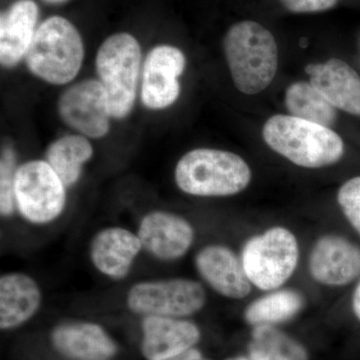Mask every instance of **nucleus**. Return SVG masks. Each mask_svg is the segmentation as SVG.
I'll list each match as a JSON object with an SVG mask.
<instances>
[{"mask_svg":"<svg viewBox=\"0 0 360 360\" xmlns=\"http://www.w3.org/2000/svg\"><path fill=\"white\" fill-rule=\"evenodd\" d=\"M224 46L239 91L257 94L271 84L278 66V49L269 30L255 21H241L229 28Z\"/></svg>","mask_w":360,"mask_h":360,"instance_id":"f257e3e1","label":"nucleus"},{"mask_svg":"<svg viewBox=\"0 0 360 360\" xmlns=\"http://www.w3.org/2000/svg\"><path fill=\"white\" fill-rule=\"evenodd\" d=\"M262 136L272 150L298 167H328L345 153L342 139L333 129L292 115L271 116L265 122Z\"/></svg>","mask_w":360,"mask_h":360,"instance_id":"f03ea898","label":"nucleus"},{"mask_svg":"<svg viewBox=\"0 0 360 360\" xmlns=\"http://www.w3.org/2000/svg\"><path fill=\"white\" fill-rule=\"evenodd\" d=\"M174 180L180 191L189 195L224 198L245 191L251 180V170L236 153L198 148L180 158Z\"/></svg>","mask_w":360,"mask_h":360,"instance_id":"7ed1b4c3","label":"nucleus"},{"mask_svg":"<svg viewBox=\"0 0 360 360\" xmlns=\"http://www.w3.org/2000/svg\"><path fill=\"white\" fill-rule=\"evenodd\" d=\"M84 56V44L75 25L61 16H51L37 27L25 59L33 75L63 85L77 77Z\"/></svg>","mask_w":360,"mask_h":360,"instance_id":"20e7f679","label":"nucleus"},{"mask_svg":"<svg viewBox=\"0 0 360 360\" xmlns=\"http://www.w3.org/2000/svg\"><path fill=\"white\" fill-rule=\"evenodd\" d=\"M141 65V46L129 33H115L99 47L97 75L108 97L111 117H127L134 108Z\"/></svg>","mask_w":360,"mask_h":360,"instance_id":"39448f33","label":"nucleus"},{"mask_svg":"<svg viewBox=\"0 0 360 360\" xmlns=\"http://www.w3.org/2000/svg\"><path fill=\"white\" fill-rule=\"evenodd\" d=\"M298 258L300 248L295 234L281 226L248 239L241 251L246 276L262 290L283 286L295 274Z\"/></svg>","mask_w":360,"mask_h":360,"instance_id":"423d86ee","label":"nucleus"},{"mask_svg":"<svg viewBox=\"0 0 360 360\" xmlns=\"http://www.w3.org/2000/svg\"><path fill=\"white\" fill-rule=\"evenodd\" d=\"M205 303L202 284L184 277L139 281L125 295L127 309L141 317L186 319L200 312Z\"/></svg>","mask_w":360,"mask_h":360,"instance_id":"0eeeda50","label":"nucleus"},{"mask_svg":"<svg viewBox=\"0 0 360 360\" xmlns=\"http://www.w3.org/2000/svg\"><path fill=\"white\" fill-rule=\"evenodd\" d=\"M66 188L46 161H27L18 167L14 180L16 212L37 226L53 224L65 212Z\"/></svg>","mask_w":360,"mask_h":360,"instance_id":"6e6552de","label":"nucleus"},{"mask_svg":"<svg viewBox=\"0 0 360 360\" xmlns=\"http://www.w3.org/2000/svg\"><path fill=\"white\" fill-rule=\"evenodd\" d=\"M136 233L143 250L162 262H176L184 257L195 238V231L188 220L165 210L144 214Z\"/></svg>","mask_w":360,"mask_h":360,"instance_id":"1a4fd4ad","label":"nucleus"},{"mask_svg":"<svg viewBox=\"0 0 360 360\" xmlns=\"http://www.w3.org/2000/svg\"><path fill=\"white\" fill-rule=\"evenodd\" d=\"M58 111L68 127L84 136L101 139L110 131L108 97L99 80H85L65 90Z\"/></svg>","mask_w":360,"mask_h":360,"instance_id":"9d476101","label":"nucleus"},{"mask_svg":"<svg viewBox=\"0 0 360 360\" xmlns=\"http://www.w3.org/2000/svg\"><path fill=\"white\" fill-rule=\"evenodd\" d=\"M184 52L172 45L151 49L142 71L141 101L150 110H163L179 98V77L186 68Z\"/></svg>","mask_w":360,"mask_h":360,"instance_id":"9b49d317","label":"nucleus"},{"mask_svg":"<svg viewBox=\"0 0 360 360\" xmlns=\"http://www.w3.org/2000/svg\"><path fill=\"white\" fill-rule=\"evenodd\" d=\"M142 250L136 232L111 225L92 236L89 255L92 266L101 276L110 281H122L129 276Z\"/></svg>","mask_w":360,"mask_h":360,"instance_id":"f8f14e48","label":"nucleus"},{"mask_svg":"<svg viewBox=\"0 0 360 360\" xmlns=\"http://www.w3.org/2000/svg\"><path fill=\"white\" fill-rule=\"evenodd\" d=\"M309 267L319 283L347 285L360 276V248L342 236L326 234L312 248Z\"/></svg>","mask_w":360,"mask_h":360,"instance_id":"ddd939ff","label":"nucleus"},{"mask_svg":"<svg viewBox=\"0 0 360 360\" xmlns=\"http://www.w3.org/2000/svg\"><path fill=\"white\" fill-rule=\"evenodd\" d=\"M51 341L56 352L72 360H110L118 352L112 336L94 321L61 322L52 329Z\"/></svg>","mask_w":360,"mask_h":360,"instance_id":"4468645a","label":"nucleus"},{"mask_svg":"<svg viewBox=\"0 0 360 360\" xmlns=\"http://www.w3.org/2000/svg\"><path fill=\"white\" fill-rule=\"evenodd\" d=\"M194 265L201 278L219 295L231 300L250 295L251 283L243 262L227 246H203L194 257Z\"/></svg>","mask_w":360,"mask_h":360,"instance_id":"2eb2a0df","label":"nucleus"},{"mask_svg":"<svg viewBox=\"0 0 360 360\" xmlns=\"http://www.w3.org/2000/svg\"><path fill=\"white\" fill-rule=\"evenodd\" d=\"M141 333V354L146 360L172 359L193 348L200 338L194 322L174 317H142Z\"/></svg>","mask_w":360,"mask_h":360,"instance_id":"dca6fc26","label":"nucleus"},{"mask_svg":"<svg viewBox=\"0 0 360 360\" xmlns=\"http://www.w3.org/2000/svg\"><path fill=\"white\" fill-rule=\"evenodd\" d=\"M44 293L30 274L6 272L0 277V328L13 330L25 324L39 311Z\"/></svg>","mask_w":360,"mask_h":360,"instance_id":"f3484780","label":"nucleus"},{"mask_svg":"<svg viewBox=\"0 0 360 360\" xmlns=\"http://www.w3.org/2000/svg\"><path fill=\"white\" fill-rule=\"evenodd\" d=\"M310 84L335 108L360 116V77L356 71L340 59L305 68Z\"/></svg>","mask_w":360,"mask_h":360,"instance_id":"a211bd4d","label":"nucleus"},{"mask_svg":"<svg viewBox=\"0 0 360 360\" xmlns=\"http://www.w3.org/2000/svg\"><path fill=\"white\" fill-rule=\"evenodd\" d=\"M39 6L33 0H18L0 18V61L4 68L25 58L37 32Z\"/></svg>","mask_w":360,"mask_h":360,"instance_id":"6ab92c4d","label":"nucleus"},{"mask_svg":"<svg viewBox=\"0 0 360 360\" xmlns=\"http://www.w3.org/2000/svg\"><path fill=\"white\" fill-rule=\"evenodd\" d=\"M94 155V148L82 135H66L47 149L45 161L66 187L75 186L82 177L85 163Z\"/></svg>","mask_w":360,"mask_h":360,"instance_id":"aec40b11","label":"nucleus"},{"mask_svg":"<svg viewBox=\"0 0 360 360\" xmlns=\"http://www.w3.org/2000/svg\"><path fill=\"white\" fill-rule=\"evenodd\" d=\"M285 106L291 115L322 127H333L338 117L335 106L310 82L291 84L286 90Z\"/></svg>","mask_w":360,"mask_h":360,"instance_id":"412c9836","label":"nucleus"},{"mask_svg":"<svg viewBox=\"0 0 360 360\" xmlns=\"http://www.w3.org/2000/svg\"><path fill=\"white\" fill-rule=\"evenodd\" d=\"M302 295L292 290H276L248 305L245 319L252 326H271L288 321L302 309Z\"/></svg>","mask_w":360,"mask_h":360,"instance_id":"4be33fe9","label":"nucleus"},{"mask_svg":"<svg viewBox=\"0 0 360 360\" xmlns=\"http://www.w3.org/2000/svg\"><path fill=\"white\" fill-rule=\"evenodd\" d=\"M252 360H309L305 348L271 326H258L250 343Z\"/></svg>","mask_w":360,"mask_h":360,"instance_id":"5701e85b","label":"nucleus"},{"mask_svg":"<svg viewBox=\"0 0 360 360\" xmlns=\"http://www.w3.org/2000/svg\"><path fill=\"white\" fill-rule=\"evenodd\" d=\"M16 161L15 150L11 146H6L0 160V214L4 219H9L16 212L14 198V180L18 168Z\"/></svg>","mask_w":360,"mask_h":360,"instance_id":"b1692460","label":"nucleus"},{"mask_svg":"<svg viewBox=\"0 0 360 360\" xmlns=\"http://www.w3.org/2000/svg\"><path fill=\"white\" fill-rule=\"evenodd\" d=\"M338 202L349 224L360 234V176L347 180L341 186Z\"/></svg>","mask_w":360,"mask_h":360,"instance_id":"393cba45","label":"nucleus"},{"mask_svg":"<svg viewBox=\"0 0 360 360\" xmlns=\"http://www.w3.org/2000/svg\"><path fill=\"white\" fill-rule=\"evenodd\" d=\"M281 2L291 13H310L328 11L336 6L338 0H281Z\"/></svg>","mask_w":360,"mask_h":360,"instance_id":"a878e982","label":"nucleus"},{"mask_svg":"<svg viewBox=\"0 0 360 360\" xmlns=\"http://www.w3.org/2000/svg\"><path fill=\"white\" fill-rule=\"evenodd\" d=\"M167 360H210L206 359V357L203 356L202 354L200 352V350L196 349V348H189V349L186 350V352H181V354L175 355V356L172 357V359H168Z\"/></svg>","mask_w":360,"mask_h":360,"instance_id":"bb28decb","label":"nucleus"},{"mask_svg":"<svg viewBox=\"0 0 360 360\" xmlns=\"http://www.w3.org/2000/svg\"><path fill=\"white\" fill-rule=\"evenodd\" d=\"M352 309H354V314L360 321V281L355 288L354 297H352Z\"/></svg>","mask_w":360,"mask_h":360,"instance_id":"cd10ccee","label":"nucleus"},{"mask_svg":"<svg viewBox=\"0 0 360 360\" xmlns=\"http://www.w3.org/2000/svg\"><path fill=\"white\" fill-rule=\"evenodd\" d=\"M44 1L49 2V4H60V2L65 1V0H44Z\"/></svg>","mask_w":360,"mask_h":360,"instance_id":"c85d7f7f","label":"nucleus"},{"mask_svg":"<svg viewBox=\"0 0 360 360\" xmlns=\"http://www.w3.org/2000/svg\"><path fill=\"white\" fill-rule=\"evenodd\" d=\"M227 360H248V359H245V357H234V359H229Z\"/></svg>","mask_w":360,"mask_h":360,"instance_id":"c756f323","label":"nucleus"}]
</instances>
